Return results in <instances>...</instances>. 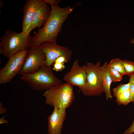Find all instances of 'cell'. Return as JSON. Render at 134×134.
I'll return each instance as SVG.
<instances>
[{"label": "cell", "instance_id": "6da1fadb", "mask_svg": "<svg viewBox=\"0 0 134 134\" xmlns=\"http://www.w3.org/2000/svg\"><path fill=\"white\" fill-rule=\"evenodd\" d=\"M50 6V14L45 24L32 36L31 48L37 47L45 42H56L57 36L61 31L64 23L74 8L70 6L61 7L58 5Z\"/></svg>", "mask_w": 134, "mask_h": 134}, {"label": "cell", "instance_id": "7a4b0ae2", "mask_svg": "<svg viewBox=\"0 0 134 134\" xmlns=\"http://www.w3.org/2000/svg\"><path fill=\"white\" fill-rule=\"evenodd\" d=\"M32 36L22 32L18 33L7 30L2 36L0 41V52L8 59L16 53L29 48Z\"/></svg>", "mask_w": 134, "mask_h": 134}, {"label": "cell", "instance_id": "3957f363", "mask_svg": "<svg viewBox=\"0 0 134 134\" xmlns=\"http://www.w3.org/2000/svg\"><path fill=\"white\" fill-rule=\"evenodd\" d=\"M73 86L66 82L46 90L43 95L45 98L46 104L57 108L69 107L75 98Z\"/></svg>", "mask_w": 134, "mask_h": 134}, {"label": "cell", "instance_id": "277c9868", "mask_svg": "<svg viewBox=\"0 0 134 134\" xmlns=\"http://www.w3.org/2000/svg\"><path fill=\"white\" fill-rule=\"evenodd\" d=\"M20 79L37 91L46 90L53 86L62 83L54 75L51 67L45 65L34 73L21 75Z\"/></svg>", "mask_w": 134, "mask_h": 134}, {"label": "cell", "instance_id": "5b68a950", "mask_svg": "<svg viewBox=\"0 0 134 134\" xmlns=\"http://www.w3.org/2000/svg\"><path fill=\"white\" fill-rule=\"evenodd\" d=\"M86 96H100L104 92L102 86V77L100 69V61L96 64L87 62Z\"/></svg>", "mask_w": 134, "mask_h": 134}, {"label": "cell", "instance_id": "8992f818", "mask_svg": "<svg viewBox=\"0 0 134 134\" xmlns=\"http://www.w3.org/2000/svg\"><path fill=\"white\" fill-rule=\"evenodd\" d=\"M27 50L21 51L9 59L5 66L0 70V84L10 82L19 74L23 67Z\"/></svg>", "mask_w": 134, "mask_h": 134}, {"label": "cell", "instance_id": "52a82bcc", "mask_svg": "<svg viewBox=\"0 0 134 134\" xmlns=\"http://www.w3.org/2000/svg\"><path fill=\"white\" fill-rule=\"evenodd\" d=\"M79 61L73 62L70 70L65 74L63 79L66 82L77 86L85 96H86L87 74L86 65L80 66Z\"/></svg>", "mask_w": 134, "mask_h": 134}, {"label": "cell", "instance_id": "ba28073f", "mask_svg": "<svg viewBox=\"0 0 134 134\" xmlns=\"http://www.w3.org/2000/svg\"><path fill=\"white\" fill-rule=\"evenodd\" d=\"M46 57L41 49L38 47L28 50L24 62L18 74H30L37 71L45 65Z\"/></svg>", "mask_w": 134, "mask_h": 134}, {"label": "cell", "instance_id": "9c48e42d", "mask_svg": "<svg viewBox=\"0 0 134 134\" xmlns=\"http://www.w3.org/2000/svg\"><path fill=\"white\" fill-rule=\"evenodd\" d=\"M44 53L46 60L45 65L51 67L55 61L58 57L65 56L71 58L72 52L67 47L60 46L56 42H45L38 46Z\"/></svg>", "mask_w": 134, "mask_h": 134}, {"label": "cell", "instance_id": "30bf717a", "mask_svg": "<svg viewBox=\"0 0 134 134\" xmlns=\"http://www.w3.org/2000/svg\"><path fill=\"white\" fill-rule=\"evenodd\" d=\"M66 109L54 108L47 118L48 134H61L62 130L67 117Z\"/></svg>", "mask_w": 134, "mask_h": 134}, {"label": "cell", "instance_id": "8fae6325", "mask_svg": "<svg viewBox=\"0 0 134 134\" xmlns=\"http://www.w3.org/2000/svg\"><path fill=\"white\" fill-rule=\"evenodd\" d=\"M46 2L44 0H27L23 9L22 32L25 33L32 22L35 13Z\"/></svg>", "mask_w": 134, "mask_h": 134}, {"label": "cell", "instance_id": "7c38bea8", "mask_svg": "<svg viewBox=\"0 0 134 134\" xmlns=\"http://www.w3.org/2000/svg\"><path fill=\"white\" fill-rule=\"evenodd\" d=\"M50 11L46 3L41 6L36 11L32 22L25 33L30 34L32 30L37 28L40 29L44 26L48 18Z\"/></svg>", "mask_w": 134, "mask_h": 134}, {"label": "cell", "instance_id": "4fadbf2b", "mask_svg": "<svg viewBox=\"0 0 134 134\" xmlns=\"http://www.w3.org/2000/svg\"><path fill=\"white\" fill-rule=\"evenodd\" d=\"M107 64V62H105L102 66L100 67L102 77L103 89L107 100L113 97L110 89V85L113 81L108 71Z\"/></svg>", "mask_w": 134, "mask_h": 134}, {"label": "cell", "instance_id": "5bb4252c", "mask_svg": "<svg viewBox=\"0 0 134 134\" xmlns=\"http://www.w3.org/2000/svg\"><path fill=\"white\" fill-rule=\"evenodd\" d=\"M108 67L113 68L121 73L123 75H126L123 60L119 58L112 59L107 64Z\"/></svg>", "mask_w": 134, "mask_h": 134}, {"label": "cell", "instance_id": "9a60e30c", "mask_svg": "<svg viewBox=\"0 0 134 134\" xmlns=\"http://www.w3.org/2000/svg\"><path fill=\"white\" fill-rule=\"evenodd\" d=\"M116 103L118 105H126L130 102L129 89L123 92L116 98Z\"/></svg>", "mask_w": 134, "mask_h": 134}, {"label": "cell", "instance_id": "2e32d148", "mask_svg": "<svg viewBox=\"0 0 134 134\" xmlns=\"http://www.w3.org/2000/svg\"><path fill=\"white\" fill-rule=\"evenodd\" d=\"M131 85V84L129 82L126 84H120L113 88L112 90L114 97L116 98L123 92L129 89Z\"/></svg>", "mask_w": 134, "mask_h": 134}, {"label": "cell", "instance_id": "e0dca14e", "mask_svg": "<svg viewBox=\"0 0 134 134\" xmlns=\"http://www.w3.org/2000/svg\"><path fill=\"white\" fill-rule=\"evenodd\" d=\"M108 68L109 72L113 82H115L121 81L123 75L121 73L113 68L108 66Z\"/></svg>", "mask_w": 134, "mask_h": 134}, {"label": "cell", "instance_id": "ac0fdd59", "mask_svg": "<svg viewBox=\"0 0 134 134\" xmlns=\"http://www.w3.org/2000/svg\"><path fill=\"white\" fill-rule=\"evenodd\" d=\"M123 61L126 74L130 77L134 74V62L126 60Z\"/></svg>", "mask_w": 134, "mask_h": 134}, {"label": "cell", "instance_id": "d6986e66", "mask_svg": "<svg viewBox=\"0 0 134 134\" xmlns=\"http://www.w3.org/2000/svg\"><path fill=\"white\" fill-rule=\"evenodd\" d=\"M64 63H63L55 62L54 63L52 69L56 71H61L65 68Z\"/></svg>", "mask_w": 134, "mask_h": 134}, {"label": "cell", "instance_id": "ffe728a7", "mask_svg": "<svg viewBox=\"0 0 134 134\" xmlns=\"http://www.w3.org/2000/svg\"><path fill=\"white\" fill-rule=\"evenodd\" d=\"M70 59L65 56H60L56 59L54 63L55 62H59L65 63L67 62Z\"/></svg>", "mask_w": 134, "mask_h": 134}, {"label": "cell", "instance_id": "44dd1931", "mask_svg": "<svg viewBox=\"0 0 134 134\" xmlns=\"http://www.w3.org/2000/svg\"><path fill=\"white\" fill-rule=\"evenodd\" d=\"M134 133V120L129 127L124 132V134H132Z\"/></svg>", "mask_w": 134, "mask_h": 134}, {"label": "cell", "instance_id": "7402d4cb", "mask_svg": "<svg viewBox=\"0 0 134 134\" xmlns=\"http://www.w3.org/2000/svg\"><path fill=\"white\" fill-rule=\"evenodd\" d=\"M129 90L130 94V102L134 103V85L131 84Z\"/></svg>", "mask_w": 134, "mask_h": 134}, {"label": "cell", "instance_id": "603a6c76", "mask_svg": "<svg viewBox=\"0 0 134 134\" xmlns=\"http://www.w3.org/2000/svg\"><path fill=\"white\" fill-rule=\"evenodd\" d=\"M47 4H49L50 6L58 5L61 1L59 0H44Z\"/></svg>", "mask_w": 134, "mask_h": 134}, {"label": "cell", "instance_id": "cb8c5ba5", "mask_svg": "<svg viewBox=\"0 0 134 134\" xmlns=\"http://www.w3.org/2000/svg\"><path fill=\"white\" fill-rule=\"evenodd\" d=\"M0 114H3L5 113L6 111V110L5 108L2 107V104L1 103H0Z\"/></svg>", "mask_w": 134, "mask_h": 134}, {"label": "cell", "instance_id": "d4e9b609", "mask_svg": "<svg viewBox=\"0 0 134 134\" xmlns=\"http://www.w3.org/2000/svg\"><path fill=\"white\" fill-rule=\"evenodd\" d=\"M129 82L131 84L134 85V74L130 77Z\"/></svg>", "mask_w": 134, "mask_h": 134}, {"label": "cell", "instance_id": "484cf974", "mask_svg": "<svg viewBox=\"0 0 134 134\" xmlns=\"http://www.w3.org/2000/svg\"><path fill=\"white\" fill-rule=\"evenodd\" d=\"M4 116L2 117L0 119V124H2L3 123L8 124V121H7L5 119Z\"/></svg>", "mask_w": 134, "mask_h": 134}, {"label": "cell", "instance_id": "4316f807", "mask_svg": "<svg viewBox=\"0 0 134 134\" xmlns=\"http://www.w3.org/2000/svg\"><path fill=\"white\" fill-rule=\"evenodd\" d=\"M130 42V43L134 44V38L131 40Z\"/></svg>", "mask_w": 134, "mask_h": 134}]
</instances>
